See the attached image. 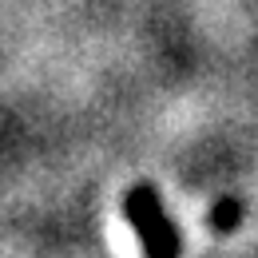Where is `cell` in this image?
<instances>
[{
	"label": "cell",
	"instance_id": "6da1fadb",
	"mask_svg": "<svg viewBox=\"0 0 258 258\" xmlns=\"http://www.w3.org/2000/svg\"><path fill=\"white\" fill-rule=\"evenodd\" d=\"M123 215H127L131 230L139 234V246L147 258H179V234L151 183H135L123 195Z\"/></svg>",
	"mask_w": 258,
	"mask_h": 258
},
{
	"label": "cell",
	"instance_id": "7a4b0ae2",
	"mask_svg": "<svg viewBox=\"0 0 258 258\" xmlns=\"http://www.w3.org/2000/svg\"><path fill=\"white\" fill-rule=\"evenodd\" d=\"M211 226H215V230H234V226H238V207H234V203H219V207L211 211Z\"/></svg>",
	"mask_w": 258,
	"mask_h": 258
}]
</instances>
